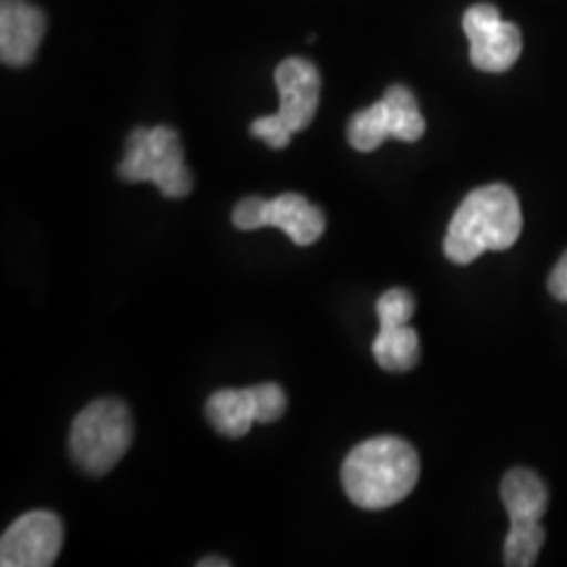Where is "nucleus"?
I'll return each instance as SVG.
<instances>
[{
  "mask_svg": "<svg viewBox=\"0 0 567 567\" xmlns=\"http://www.w3.org/2000/svg\"><path fill=\"white\" fill-rule=\"evenodd\" d=\"M197 567H229V559L224 557H205L197 563Z\"/></svg>",
  "mask_w": 567,
  "mask_h": 567,
  "instance_id": "obj_19",
  "label": "nucleus"
},
{
  "mask_svg": "<svg viewBox=\"0 0 567 567\" xmlns=\"http://www.w3.org/2000/svg\"><path fill=\"white\" fill-rule=\"evenodd\" d=\"M134 442L130 408L122 400H95L71 423L69 455L76 467L90 476H105L113 471Z\"/></svg>",
  "mask_w": 567,
  "mask_h": 567,
  "instance_id": "obj_3",
  "label": "nucleus"
},
{
  "mask_svg": "<svg viewBox=\"0 0 567 567\" xmlns=\"http://www.w3.org/2000/svg\"><path fill=\"white\" fill-rule=\"evenodd\" d=\"M542 523H509V534L505 538V565L528 567L536 563L538 551L544 547Z\"/></svg>",
  "mask_w": 567,
  "mask_h": 567,
  "instance_id": "obj_14",
  "label": "nucleus"
},
{
  "mask_svg": "<svg viewBox=\"0 0 567 567\" xmlns=\"http://www.w3.org/2000/svg\"><path fill=\"white\" fill-rule=\"evenodd\" d=\"M250 134L255 140H264L268 147H274V151H284V147L292 142V132H289L287 126L279 122V116H276V113H271V116L255 118V122L250 124Z\"/></svg>",
  "mask_w": 567,
  "mask_h": 567,
  "instance_id": "obj_17",
  "label": "nucleus"
},
{
  "mask_svg": "<svg viewBox=\"0 0 567 567\" xmlns=\"http://www.w3.org/2000/svg\"><path fill=\"white\" fill-rule=\"evenodd\" d=\"M205 417L221 436H247L252 423H258L250 389H221V392L210 394L205 402Z\"/></svg>",
  "mask_w": 567,
  "mask_h": 567,
  "instance_id": "obj_12",
  "label": "nucleus"
},
{
  "mask_svg": "<svg viewBox=\"0 0 567 567\" xmlns=\"http://www.w3.org/2000/svg\"><path fill=\"white\" fill-rule=\"evenodd\" d=\"M415 313V297L408 289L394 287L379 297L375 302V316H379L381 326H402L410 323Z\"/></svg>",
  "mask_w": 567,
  "mask_h": 567,
  "instance_id": "obj_15",
  "label": "nucleus"
},
{
  "mask_svg": "<svg viewBox=\"0 0 567 567\" xmlns=\"http://www.w3.org/2000/svg\"><path fill=\"white\" fill-rule=\"evenodd\" d=\"M549 292L555 300L567 302V252L559 258V264L555 266V271L549 274Z\"/></svg>",
  "mask_w": 567,
  "mask_h": 567,
  "instance_id": "obj_18",
  "label": "nucleus"
},
{
  "mask_svg": "<svg viewBox=\"0 0 567 567\" xmlns=\"http://www.w3.org/2000/svg\"><path fill=\"white\" fill-rule=\"evenodd\" d=\"M425 132V118L417 109L415 95L402 84H394L384 92L379 103L368 105L350 118L347 140L354 151L373 153L386 140L417 142Z\"/></svg>",
  "mask_w": 567,
  "mask_h": 567,
  "instance_id": "obj_5",
  "label": "nucleus"
},
{
  "mask_svg": "<svg viewBox=\"0 0 567 567\" xmlns=\"http://www.w3.org/2000/svg\"><path fill=\"white\" fill-rule=\"evenodd\" d=\"M63 547V523L51 509L17 517L0 538L3 567H51Z\"/></svg>",
  "mask_w": 567,
  "mask_h": 567,
  "instance_id": "obj_8",
  "label": "nucleus"
},
{
  "mask_svg": "<svg viewBox=\"0 0 567 567\" xmlns=\"http://www.w3.org/2000/svg\"><path fill=\"white\" fill-rule=\"evenodd\" d=\"M231 221L243 231L276 226V229H281L295 245L300 247L318 243V237L326 231L323 210L316 208L308 197L297 193H284L279 197H274V200H264V197H245V200L234 205Z\"/></svg>",
  "mask_w": 567,
  "mask_h": 567,
  "instance_id": "obj_6",
  "label": "nucleus"
},
{
  "mask_svg": "<svg viewBox=\"0 0 567 567\" xmlns=\"http://www.w3.org/2000/svg\"><path fill=\"white\" fill-rule=\"evenodd\" d=\"M502 505H505L509 523H542L547 513L549 494L544 481L528 467H513L502 478Z\"/></svg>",
  "mask_w": 567,
  "mask_h": 567,
  "instance_id": "obj_11",
  "label": "nucleus"
},
{
  "mask_svg": "<svg viewBox=\"0 0 567 567\" xmlns=\"http://www.w3.org/2000/svg\"><path fill=\"white\" fill-rule=\"evenodd\" d=\"M421 476L417 452L400 436H375L358 444L342 463V486L352 505L394 507L413 492Z\"/></svg>",
  "mask_w": 567,
  "mask_h": 567,
  "instance_id": "obj_1",
  "label": "nucleus"
},
{
  "mask_svg": "<svg viewBox=\"0 0 567 567\" xmlns=\"http://www.w3.org/2000/svg\"><path fill=\"white\" fill-rule=\"evenodd\" d=\"M276 90H279V122L297 134L313 124L318 103H321V74L308 59L281 61L276 66Z\"/></svg>",
  "mask_w": 567,
  "mask_h": 567,
  "instance_id": "obj_9",
  "label": "nucleus"
},
{
  "mask_svg": "<svg viewBox=\"0 0 567 567\" xmlns=\"http://www.w3.org/2000/svg\"><path fill=\"white\" fill-rule=\"evenodd\" d=\"M45 13L30 0H3L0 3V59L6 66H30L45 38Z\"/></svg>",
  "mask_w": 567,
  "mask_h": 567,
  "instance_id": "obj_10",
  "label": "nucleus"
},
{
  "mask_svg": "<svg viewBox=\"0 0 567 567\" xmlns=\"http://www.w3.org/2000/svg\"><path fill=\"white\" fill-rule=\"evenodd\" d=\"M463 30L471 42V63L488 74L513 69L523 51L520 30L513 21L502 19L492 3H476L465 11Z\"/></svg>",
  "mask_w": 567,
  "mask_h": 567,
  "instance_id": "obj_7",
  "label": "nucleus"
},
{
  "mask_svg": "<svg viewBox=\"0 0 567 567\" xmlns=\"http://www.w3.org/2000/svg\"><path fill=\"white\" fill-rule=\"evenodd\" d=\"M118 176L130 184L151 182L166 197H187L193 193V172L184 166L179 132L172 126H137L126 137L124 158L118 163Z\"/></svg>",
  "mask_w": 567,
  "mask_h": 567,
  "instance_id": "obj_4",
  "label": "nucleus"
},
{
  "mask_svg": "<svg viewBox=\"0 0 567 567\" xmlns=\"http://www.w3.org/2000/svg\"><path fill=\"white\" fill-rule=\"evenodd\" d=\"M523 231V210L507 184H486L460 203L444 237V255L467 266L488 250H509Z\"/></svg>",
  "mask_w": 567,
  "mask_h": 567,
  "instance_id": "obj_2",
  "label": "nucleus"
},
{
  "mask_svg": "<svg viewBox=\"0 0 567 567\" xmlns=\"http://www.w3.org/2000/svg\"><path fill=\"white\" fill-rule=\"evenodd\" d=\"M373 358L384 371H413L421 360V342H417L413 326H381L373 339Z\"/></svg>",
  "mask_w": 567,
  "mask_h": 567,
  "instance_id": "obj_13",
  "label": "nucleus"
},
{
  "mask_svg": "<svg viewBox=\"0 0 567 567\" xmlns=\"http://www.w3.org/2000/svg\"><path fill=\"white\" fill-rule=\"evenodd\" d=\"M250 394L258 423H276L284 415V410H287V394H284L279 384L250 386Z\"/></svg>",
  "mask_w": 567,
  "mask_h": 567,
  "instance_id": "obj_16",
  "label": "nucleus"
}]
</instances>
